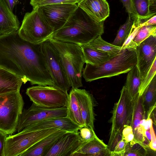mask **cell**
Masks as SVG:
<instances>
[{
    "label": "cell",
    "instance_id": "24",
    "mask_svg": "<svg viewBox=\"0 0 156 156\" xmlns=\"http://www.w3.org/2000/svg\"><path fill=\"white\" fill-rule=\"evenodd\" d=\"M80 47L82 49L85 63L93 65H98L103 63L117 55L98 51L87 45Z\"/></svg>",
    "mask_w": 156,
    "mask_h": 156
},
{
    "label": "cell",
    "instance_id": "2",
    "mask_svg": "<svg viewBox=\"0 0 156 156\" xmlns=\"http://www.w3.org/2000/svg\"><path fill=\"white\" fill-rule=\"evenodd\" d=\"M104 30V22L96 21L77 6L64 25L50 38L80 46L101 36Z\"/></svg>",
    "mask_w": 156,
    "mask_h": 156
},
{
    "label": "cell",
    "instance_id": "23",
    "mask_svg": "<svg viewBox=\"0 0 156 156\" xmlns=\"http://www.w3.org/2000/svg\"><path fill=\"white\" fill-rule=\"evenodd\" d=\"M142 103L146 119L150 117L151 112L156 107V76L153 78L151 81L144 91L141 96Z\"/></svg>",
    "mask_w": 156,
    "mask_h": 156
},
{
    "label": "cell",
    "instance_id": "5",
    "mask_svg": "<svg viewBox=\"0 0 156 156\" xmlns=\"http://www.w3.org/2000/svg\"><path fill=\"white\" fill-rule=\"evenodd\" d=\"M133 111L131 100L125 86L120 92V96L111 112L112 115L110 122L112 126L108 148L113 151L117 143L122 139V132L126 126L130 125Z\"/></svg>",
    "mask_w": 156,
    "mask_h": 156
},
{
    "label": "cell",
    "instance_id": "39",
    "mask_svg": "<svg viewBox=\"0 0 156 156\" xmlns=\"http://www.w3.org/2000/svg\"><path fill=\"white\" fill-rule=\"evenodd\" d=\"M156 15L146 20L144 22L141 23L140 25L141 26L147 25H155L156 24Z\"/></svg>",
    "mask_w": 156,
    "mask_h": 156
},
{
    "label": "cell",
    "instance_id": "19",
    "mask_svg": "<svg viewBox=\"0 0 156 156\" xmlns=\"http://www.w3.org/2000/svg\"><path fill=\"white\" fill-rule=\"evenodd\" d=\"M66 132L58 130L39 141L20 156H46L57 140Z\"/></svg>",
    "mask_w": 156,
    "mask_h": 156
},
{
    "label": "cell",
    "instance_id": "18",
    "mask_svg": "<svg viewBox=\"0 0 156 156\" xmlns=\"http://www.w3.org/2000/svg\"><path fill=\"white\" fill-rule=\"evenodd\" d=\"M77 6L99 22H104L109 16V6L106 0H83Z\"/></svg>",
    "mask_w": 156,
    "mask_h": 156
},
{
    "label": "cell",
    "instance_id": "33",
    "mask_svg": "<svg viewBox=\"0 0 156 156\" xmlns=\"http://www.w3.org/2000/svg\"><path fill=\"white\" fill-rule=\"evenodd\" d=\"M77 132L81 139L85 142L92 140L97 136L94 130L87 126L80 127Z\"/></svg>",
    "mask_w": 156,
    "mask_h": 156
},
{
    "label": "cell",
    "instance_id": "17",
    "mask_svg": "<svg viewBox=\"0 0 156 156\" xmlns=\"http://www.w3.org/2000/svg\"><path fill=\"white\" fill-rule=\"evenodd\" d=\"M80 127L66 116L47 119L25 127L31 130L54 128L66 132H73L77 131Z\"/></svg>",
    "mask_w": 156,
    "mask_h": 156
},
{
    "label": "cell",
    "instance_id": "27",
    "mask_svg": "<svg viewBox=\"0 0 156 156\" xmlns=\"http://www.w3.org/2000/svg\"><path fill=\"white\" fill-rule=\"evenodd\" d=\"M128 72L124 86L132 100L138 94L139 88L142 80L136 66Z\"/></svg>",
    "mask_w": 156,
    "mask_h": 156
},
{
    "label": "cell",
    "instance_id": "8",
    "mask_svg": "<svg viewBox=\"0 0 156 156\" xmlns=\"http://www.w3.org/2000/svg\"><path fill=\"white\" fill-rule=\"evenodd\" d=\"M58 130L50 128L31 130L25 127L17 134L7 137L5 156H20L39 141Z\"/></svg>",
    "mask_w": 156,
    "mask_h": 156
},
{
    "label": "cell",
    "instance_id": "10",
    "mask_svg": "<svg viewBox=\"0 0 156 156\" xmlns=\"http://www.w3.org/2000/svg\"><path fill=\"white\" fill-rule=\"evenodd\" d=\"M42 50L47 68L53 81V86L68 94L71 87L58 52L48 40L43 43Z\"/></svg>",
    "mask_w": 156,
    "mask_h": 156
},
{
    "label": "cell",
    "instance_id": "16",
    "mask_svg": "<svg viewBox=\"0 0 156 156\" xmlns=\"http://www.w3.org/2000/svg\"><path fill=\"white\" fill-rule=\"evenodd\" d=\"M131 100L133 111L130 126L133 129L134 138L133 140L129 143L130 146L137 143L144 144L146 140L140 122L143 119L146 118L142 105V97L138 94Z\"/></svg>",
    "mask_w": 156,
    "mask_h": 156
},
{
    "label": "cell",
    "instance_id": "42",
    "mask_svg": "<svg viewBox=\"0 0 156 156\" xmlns=\"http://www.w3.org/2000/svg\"><path fill=\"white\" fill-rule=\"evenodd\" d=\"M83 0H66L65 3L78 4Z\"/></svg>",
    "mask_w": 156,
    "mask_h": 156
},
{
    "label": "cell",
    "instance_id": "25",
    "mask_svg": "<svg viewBox=\"0 0 156 156\" xmlns=\"http://www.w3.org/2000/svg\"><path fill=\"white\" fill-rule=\"evenodd\" d=\"M67 117L80 127L84 126L77 98L72 88L67 95Z\"/></svg>",
    "mask_w": 156,
    "mask_h": 156
},
{
    "label": "cell",
    "instance_id": "11",
    "mask_svg": "<svg viewBox=\"0 0 156 156\" xmlns=\"http://www.w3.org/2000/svg\"><path fill=\"white\" fill-rule=\"evenodd\" d=\"M66 106L57 108L39 107L33 103L27 109L23 110L19 118L16 131L19 132L26 127L47 119L66 117Z\"/></svg>",
    "mask_w": 156,
    "mask_h": 156
},
{
    "label": "cell",
    "instance_id": "32",
    "mask_svg": "<svg viewBox=\"0 0 156 156\" xmlns=\"http://www.w3.org/2000/svg\"><path fill=\"white\" fill-rule=\"evenodd\" d=\"M147 155L146 150L144 146L140 143H136L130 146L128 143L124 155L127 156H145Z\"/></svg>",
    "mask_w": 156,
    "mask_h": 156
},
{
    "label": "cell",
    "instance_id": "20",
    "mask_svg": "<svg viewBox=\"0 0 156 156\" xmlns=\"http://www.w3.org/2000/svg\"><path fill=\"white\" fill-rule=\"evenodd\" d=\"M20 23L3 0H0V35L17 31Z\"/></svg>",
    "mask_w": 156,
    "mask_h": 156
},
{
    "label": "cell",
    "instance_id": "29",
    "mask_svg": "<svg viewBox=\"0 0 156 156\" xmlns=\"http://www.w3.org/2000/svg\"><path fill=\"white\" fill-rule=\"evenodd\" d=\"M87 45L98 51L115 54H118L121 50V47L114 45L105 41L102 38L101 35Z\"/></svg>",
    "mask_w": 156,
    "mask_h": 156
},
{
    "label": "cell",
    "instance_id": "35",
    "mask_svg": "<svg viewBox=\"0 0 156 156\" xmlns=\"http://www.w3.org/2000/svg\"><path fill=\"white\" fill-rule=\"evenodd\" d=\"M66 0H30V5L33 9L41 6L59 3H65Z\"/></svg>",
    "mask_w": 156,
    "mask_h": 156
},
{
    "label": "cell",
    "instance_id": "1",
    "mask_svg": "<svg viewBox=\"0 0 156 156\" xmlns=\"http://www.w3.org/2000/svg\"><path fill=\"white\" fill-rule=\"evenodd\" d=\"M18 31L0 35V66L19 77L24 84L29 81L32 85L53 86L43 43L28 42L20 37Z\"/></svg>",
    "mask_w": 156,
    "mask_h": 156
},
{
    "label": "cell",
    "instance_id": "31",
    "mask_svg": "<svg viewBox=\"0 0 156 156\" xmlns=\"http://www.w3.org/2000/svg\"><path fill=\"white\" fill-rule=\"evenodd\" d=\"M156 58H155L146 76L141 83L138 90V94L139 96L142 95L145 89L156 75Z\"/></svg>",
    "mask_w": 156,
    "mask_h": 156
},
{
    "label": "cell",
    "instance_id": "9",
    "mask_svg": "<svg viewBox=\"0 0 156 156\" xmlns=\"http://www.w3.org/2000/svg\"><path fill=\"white\" fill-rule=\"evenodd\" d=\"M26 93L33 103L40 107L57 108L66 106L68 94L53 86H32L27 89Z\"/></svg>",
    "mask_w": 156,
    "mask_h": 156
},
{
    "label": "cell",
    "instance_id": "4",
    "mask_svg": "<svg viewBox=\"0 0 156 156\" xmlns=\"http://www.w3.org/2000/svg\"><path fill=\"white\" fill-rule=\"evenodd\" d=\"M48 40L58 52L71 87H83L82 71L85 60L81 47L76 44L50 38Z\"/></svg>",
    "mask_w": 156,
    "mask_h": 156
},
{
    "label": "cell",
    "instance_id": "37",
    "mask_svg": "<svg viewBox=\"0 0 156 156\" xmlns=\"http://www.w3.org/2000/svg\"><path fill=\"white\" fill-rule=\"evenodd\" d=\"M150 132L151 135V141L149 144V146L150 148L154 151H156V138L155 133L152 125L150 128Z\"/></svg>",
    "mask_w": 156,
    "mask_h": 156
},
{
    "label": "cell",
    "instance_id": "41",
    "mask_svg": "<svg viewBox=\"0 0 156 156\" xmlns=\"http://www.w3.org/2000/svg\"><path fill=\"white\" fill-rule=\"evenodd\" d=\"M7 6L12 11L14 6L17 4L18 0H3Z\"/></svg>",
    "mask_w": 156,
    "mask_h": 156
},
{
    "label": "cell",
    "instance_id": "13",
    "mask_svg": "<svg viewBox=\"0 0 156 156\" xmlns=\"http://www.w3.org/2000/svg\"><path fill=\"white\" fill-rule=\"evenodd\" d=\"M137 67L142 81L156 58V36L151 35L142 42L135 49Z\"/></svg>",
    "mask_w": 156,
    "mask_h": 156
},
{
    "label": "cell",
    "instance_id": "26",
    "mask_svg": "<svg viewBox=\"0 0 156 156\" xmlns=\"http://www.w3.org/2000/svg\"><path fill=\"white\" fill-rule=\"evenodd\" d=\"M134 16L132 19H136L143 23L156 15V12H151L150 7L151 0H131Z\"/></svg>",
    "mask_w": 156,
    "mask_h": 156
},
{
    "label": "cell",
    "instance_id": "34",
    "mask_svg": "<svg viewBox=\"0 0 156 156\" xmlns=\"http://www.w3.org/2000/svg\"><path fill=\"white\" fill-rule=\"evenodd\" d=\"M127 143L123 139L117 144L113 151L110 152V156H124Z\"/></svg>",
    "mask_w": 156,
    "mask_h": 156
},
{
    "label": "cell",
    "instance_id": "12",
    "mask_svg": "<svg viewBox=\"0 0 156 156\" xmlns=\"http://www.w3.org/2000/svg\"><path fill=\"white\" fill-rule=\"evenodd\" d=\"M77 7V4L62 3L43 5L37 8L55 32L64 25Z\"/></svg>",
    "mask_w": 156,
    "mask_h": 156
},
{
    "label": "cell",
    "instance_id": "38",
    "mask_svg": "<svg viewBox=\"0 0 156 156\" xmlns=\"http://www.w3.org/2000/svg\"><path fill=\"white\" fill-rule=\"evenodd\" d=\"M7 135L0 131V156H5L4 147Z\"/></svg>",
    "mask_w": 156,
    "mask_h": 156
},
{
    "label": "cell",
    "instance_id": "40",
    "mask_svg": "<svg viewBox=\"0 0 156 156\" xmlns=\"http://www.w3.org/2000/svg\"><path fill=\"white\" fill-rule=\"evenodd\" d=\"M132 133H133V131L131 126L130 125L126 126L122 131V139Z\"/></svg>",
    "mask_w": 156,
    "mask_h": 156
},
{
    "label": "cell",
    "instance_id": "15",
    "mask_svg": "<svg viewBox=\"0 0 156 156\" xmlns=\"http://www.w3.org/2000/svg\"><path fill=\"white\" fill-rule=\"evenodd\" d=\"M72 89L77 99L84 126L94 130L95 114L94 109L96 105L95 98L92 94L85 89Z\"/></svg>",
    "mask_w": 156,
    "mask_h": 156
},
{
    "label": "cell",
    "instance_id": "30",
    "mask_svg": "<svg viewBox=\"0 0 156 156\" xmlns=\"http://www.w3.org/2000/svg\"><path fill=\"white\" fill-rule=\"evenodd\" d=\"M133 23V20L128 16L125 23L119 27L116 37L112 44L121 47L128 37Z\"/></svg>",
    "mask_w": 156,
    "mask_h": 156
},
{
    "label": "cell",
    "instance_id": "6",
    "mask_svg": "<svg viewBox=\"0 0 156 156\" xmlns=\"http://www.w3.org/2000/svg\"><path fill=\"white\" fill-rule=\"evenodd\" d=\"M24 105L20 92L0 94V131L7 135L16 131Z\"/></svg>",
    "mask_w": 156,
    "mask_h": 156
},
{
    "label": "cell",
    "instance_id": "21",
    "mask_svg": "<svg viewBox=\"0 0 156 156\" xmlns=\"http://www.w3.org/2000/svg\"><path fill=\"white\" fill-rule=\"evenodd\" d=\"M110 154L108 145L97 136L83 144L72 156H106Z\"/></svg>",
    "mask_w": 156,
    "mask_h": 156
},
{
    "label": "cell",
    "instance_id": "14",
    "mask_svg": "<svg viewBox=\"0 0 156 156\" xmlns=\"http://www.w3.org/2000/svg\"><path fill=\"white\" fill-rule=\"evenodd\" d=\"M77 131L66 132L64 134L57 140L46 156H72L86 143L81 139Z\"/></svg>",
    "mask_w": 156,
    "mask_h": 156
},
{
    "label": "cell",
    "instance_id": "7",
    "mask_svg": "<svg viewBox=\"0 0 156 156\" xmlns=\"http://www.w3.org/2000/svg\"><path fill=\"white\" fill-rule=\"evenodd\" d=\"M54 31L37 8L26 13L18 31L20 37L31 43L37 44L50 39Z\"/></svg>",
    "mask_w": 156,
    "mask_h": 156
},
{
    "label": "cell",
    "instance_id": "22",
    "mask_svg": "<svg viewBox=\"0 0 156 156\" xmlns=\"http://www.w3.org/2000/svg\"><path fill=\"white\" fill-rule=\"evenodd\" d=\"M22 80L6 69L0 66V94L20 92Z\"/></svg>",
    "mask_w": 156,
    "mask_h": 156
},
{
    "label": "cell",
    "instance_id": "36",
    "mask_svg": "<svg viewBox=\"0 0 156 156\" xmlns=\"http://www.w3.org/2000/svg\"><path fill=\"white\" fill-rule=\"evenodd\" d=\"M125 7L129 16L133 18L134 16L131 0H120Z\"/></svg>",
    "mask_w": 156,
    "mask_h": 156
},
{
    "label": "cell",
    "instance_id": "28",
    "mask_svg": "<svg viewBox=\"0 0 156 156\" xmlns=\"http://www.w3.org/2000/svg\"><path fill=\"white\" fill-rule=\"evenodd\" d=\"M151 35L156 36V25L141 26L133 40L126 48H129L135 50L137 46Z\"/></svg>",
    "mask_w": 156,
    "mask_h": 156
},
{
    "label": "cell",
    "instance_id": "3",
    "mask_svg": "<svg viewBox=\"0 0 156 156\" xmlns=\"http://www.w3.org/2000/svg\"><path fill=\"white\" fill-rule=\"evenodd\" d=\"M137 64L135 50L127 48L122 50L116 55L98 65L86 63L82 76L87 82L110 77L128 73Z\"/></svg>",
    "mask_w": 156,
    "mask_h": 156
}]
</instances>
